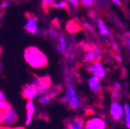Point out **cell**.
I'll list each match as a JSON object with an SVG mask.
<instances>
[{
	"label": "cell",
	"instance_id": "7402d4cb",
	"mask_svg": "<svg viewBox=\"0 0 130 129\" xmlns=\"http://www.w3.org/2000/svg\"><path fill=\"white\" fill-rule=\"evenodd\" d=\"M8 106L9 105H8L7 101H4V100H2V99H0V112L4 111Z\"/></svg>",
	"mask_w": 130,
	"mask_h": 129
},
{
	"label": "cell",
	"instance_id": "ac0fdd59",
	"mask_svg": "<svg viewBox=\"0 0 130 129\" xmlns=\"http://www.w3.org/2000/svg\"><path fill=\"white\" fill-rule=\"evenodd\" d=\"M52 7L53 8H61V9H68L69 6H68V4L66 3V1L64 0H61L58 3H53L52 5Z\"/></svg>",
	"mask_w": 130,
	"mask_h": 129
},
{
	"label": "cell",
	"instance_id": "836d02e7",
	"mask_svg": "<svg viewBox=\"0 0 130 129\" xmlns=\"http://www.w3.org/2000/svg\"><path fill=\"white\" fill-rule=\"evenodd\" d=\"M0 54H1V48H0Z\"/></svg>",
	"mask_w": 130,
	"mask_h": 129
},
{
	"label": "cell",
	"instance_id": "d4e9b609",
	"mask_svg": "<svg viewBox=\"0 0 130 129\" xmlns=\"http://www.w3.org/2000/svg\"><path fill=\"white\" fill-rule=\"evenodd\" d=\"M67 1H69V2L71 3L72 6H75V7H77V6H79V0H67Z\"/></svg>",
	"mask_w": 130,
	"mask_h": 129
},
{
	"label": "cell",
	"instance_id": "603a6c76",
	"mask_svg": "<svg viewBox=\"0 0 130 129\" xmlns=\"http://www.w3.org/2000/svg\"><path fill=\"white\" fill-rule=\"evenodd\" d=\"M121 89H122L121 83L120 82H115V84H114V90L116 91V92H118V91H119Z\"/></svg>",
	"mask_w": 130,
	"mask_h": 129
},
{
	"label": "cell",
	"instance_id": "52a82bcc",
	"mask_svg": "<svg viewBox=\"0 0 130 129\" xmlns=\"http://www.w3.org/2000/svg\"><path fill=\"white\" fill-rule=\"evenodd\" d=\"M22 95L23 97L25 99H34L38 98L41 95V92L35 85L32 84V82H29L27 85H25L24 88H23L22 90Z\"/></svg>",
	"mask_w": 130,
	"mask_h": 129
},
{
	"label": "cell",
	"instance_id": "7a4b0ae2",
	"mask_svg": "<svg viewBox=\"0 0 130 129\" xmlns=\"http://www.w3.org/2000/svg\"><path fill=\"white\" fill-rule=\"evenodd\" d=\"M24 57L27 64L34 69L44 68L48 64L46 55L35 46H30L25 49Z\"/></svg>",
	"mask_w": 130,
	"mask_h": 129
},
{
	"label": "cell",
	"instance_id": "3957f363",
	"mask_svg": "<svg viewBox=\"0 0 130 129\" xmlns=\"http://www.w3.org/2000/svg\"><path fill=\"white\" fill-rule=\"evenodd\" d=\"M18 120L17 114L12 107L8 106L2 112L1 116V125L3 126H14Z\"/></svg>",
	"mask_w": 130,
	"mask_h": 129
},
{
	"label": "cell",
	"instance_id": "d6986e66",
	"mask_svg": "<svg viewBox=\"0 0 130 129\" xmlns=\"http://www.w3.org/2000/svg\"><path fill=\"white\" fill-rule=\"evenodd\" d=\"M95 0H80V4L84 7H91L93 6Z\"/></svg>",
	"mask_w": 130,
	"mask_h": 129
},
{
	"label": "cell",
	"instance_id": "484cf974",
	"mask_svg": "<svg viewBox=\"0 0 130 129\" xmlns=\"http://www.w3.org/2000/svg\"><path fill=\"white\" fill-rule=\"evenodd\" d=\"M1 129H24L23 126H3Z\"/></svg>",
	"mask_w": 130,
	"mask_h": 129
},
{
	"label": "cell",
	"instance_id": "8fae6325",
	"mask_svg": "<svg viewBox=\"0 0 130 129\" xmlns=\"http://www.w3.org/2000/svg\"><path fill=\"white\" fill-rule=\"evenodd\" d=\"M100 57H101V51L99 47L95 46L84 55V61L87 63H93L99 61Z\"/></svg>",
	"mask_w": 130,
	"mask_h": 129
},
{
	"label": "cell",
	"instance_id": "f546056e",
	"mask_svg": "<svg viewBox=\"0 0 130 129\" xmlns=\"http://www.w3.org/2000/svg\"><path fill=\"white\" fill-rule=\"evenodd\" d=\"M115 57H116L117 61H121V58H120V56H119V55H118V54H116V55H115Z\"/></svg>",
	"mask_w": 130,
	"mask_h": 129
},
{
	"label": "cell",
	"instance_id": "ba28073f",
	"mask_svg": "<svg viewBox=\"0 0 130 129\" xmlns=\"http://www.w3.org/2000/svg\"><path fill=\"white\" fill-rule=\"evenodd\" d=\"M55 44H56V50L60 53L64 55H68L70 53V43L69 41L65 38V36L62 34H60L56 41H54Z\"/></svg>",
	"mask_w": 130,
	"mask_h": 129
},
{
	"label": "cell",
	"instance_id": "e0dca14e",
	"mask_svg": "<svg viewBox=\"0 0 130 129\" xmlns=\"http://www.w3.org/2000/svg\"><path fill=\"white\" fill-rule=\"evenodd\" d=\"M125 107V115H124V123L126 128L130 129V105L128 103L124 104Z\"/></svg>",
	"mask_w": 130,
	"mask_h": 129
},
{
	"label": "cell",
	"instance_id": "1f68e13d",
	"mask_svg": "<svg viewBox=\"0 0 130 129\" xmlns=\"http://www.w3.org/2000/svg\"><path fill=\"white\" fill-rule=\"evenodd\" d=\"M2 112H0V125H1V116H2Z\"/></svg>",
	"mask_w": 130,
	"mask_h": 129
},
{
	"label": "cell",
	"instance_id": "4316f807",
	"mask_svg": "<svg viewBox=\"0 0 130 129\" xmlns=\"http://www.w3.org/2000/svg\"><path fill=\"white\" fill-rule=\"evenodd\" d=\"M0 99H2V100H4V101H6V97L5 96L4 92H3L1 89H0Z\"/></svg>",
	"mask_w": 130,
	"mask_h": 129
},
{
	"label": "cell",
	"instance_id": "44dd1931",
	"mask_svg": "<svg viewBox=\"0 0 130 129\" xmlns=\"http://www.w3.org/2000/svg\"><path fill=\"white\" fill-rule=\"evenodd\" d=\"M83 25H84V27L86 28V30H89V32H91V33L95 32V28H94L93 24H91L90 23L85 22V23H83Z\"/></svg>",
	"mask_w": 130,
	"mask_h": 129
},
{
	"label": "cell",
	"instance_id": "2e32d148",
	"mask_svg": "<svg viewBox=\"0 0 130 129\" xmlns=\"http://www.w3.org/2000/svg\"><path fill=\"white\" fill-rule=\"evenodd\" d=\"M53 101V97L49 94H41L38 97V102L42 106H48Z\"/></svg>",
	"mask_w": 130,
	"mask_h": 129
},
{
	"label": "cell",
	"instance_id": "5b68a950",
	"mask_svg": "<svg viewBox=\"0 0 130 129\" xmlns=\"http://www.w3.org/2000/svg\"><path fill=\"white\" fill-rule=\"evenodd\" d=\"M84 129H107V122L101 117H91L86 120Z\"/></svg>",
	"mask_w": 130,
	"mask_h": 129
},
{
	"label": "cell",
	"instance_id": "7c38bea8",
	"mask_svg": "<svg viewBox=\"0 0 130 129\" xmlns=\"http://www.w3.org/2000/svg\"><path fill=\"white\" fill-rule=\"evenodd\" d=\"M35 112V105L32 99H28L26 103V118H25V125H29L32 121V117Z\"/></svg>",
	"mask_w": 130,
	"mask_h": 129
},
{
	"label": "cell",
	"instance_id": "277c9868",
	"mask_svg": "<svg viewBox=\"0 0 130 129\" xmlns=\"http://www.w3.org/2000/svg\"><path fill=\"white\" fill-rule=\"evenodd\" d=\"M109 115L115 121H121L125 115L124 105L118 100L113 101L109 107Z\"/></svg>",
	"mask_w": 130,
	"mask_h": 129
},
{
	"label": "cell",
	"instance_id": "5bb4252c",
	"mask_svg": "<svg viewBox=\"0 0 130 129\" xmlns=\"http://www.w3.org/2000/svg\"><path fill=\"white\" fill-rule=\"evenodd\" d=\"M66 30L69 33L74 34V33H77L79 31H80L81 26L80 24H79V22H78V20L73 19V20H71L67 23V24H66Z\"/></svg>",
	"mask_w": 130,
	"mask_h": 129
},
{
	"label": "cell",
	"instance_id": "cb8c5ba5",
	"mask_svg": "<svg viewBox=\"0 0 130 129\" xmlns=\"http://www.w3.org/2000/svg\"><path fill=\"white\" fill-rule=\"evenodd\" d=\"M10 5V2L8 1V0H4V1H2L1 2V4H0V8H2V9H5V8L6 7V6H8Z\"/></svg>",
	"mask_w": 130,
	"mask_h": 129
},
{
	"label": "cell",
	"instance_id": "83f0119b",
	"mask_svg": "<svg viewBox=\"0 0 130 129\" xmlns=\"http://www.w3.org/2000/svg\"><path fill=\"white\" fill-rule=\"evenodd\" d=\"M111 1L114 4L118 5V6H121V1H120V0H111Z\"/></svg>",
	"mask_w": 130,
	"mask_h": 129
},
{
	"label": "cell",
	"instance_id": "9a60e30c",
	"mask_svg": "<svg viewBox=\"0 0 130 129\" xmlns=\"http://www.w3.org/2000/svg\"><path fill=\"white\" fill-rule=\"evenodd\" d=\"M96 24H97V27H98V30L100 32V34L101 35H104V36H107L109 34V29L108 27L106 25V24L104 23L103 20L101 19H96Z\"/></svg>",
	"mask_w": 130,
	"mask_h": 129
},
{
	"label": "cell",
	"instance_id": "d6a6232c",
	"mask_svg": "<svg viewBox=\"0 0 130 129\" xmlns=\"http://www.w3.org/2000/svg\"><path fill=\"white\" fill-rule=\"evenodd\" d=\"M1 70H2V67H1V63H0V73H1Z\"/></svg>",
	"mask_w": 130,
	"mask_h": 129
},
{
	"label": "cell",
	"instance_id": "f1b7e54d",
	"mask_svg": "<svg viewBox=\"0 0 130 129\" xmlns=\"http://www.w3.org/2000/svg\"><path fill=\"white\" fill-rule=\"evenodd\" d=\"M4 9H2V8H0V20H1V18H2L3 14H4Z\"/></svg>",
	"mask_w": 130,
	"mask_h": 129
},
{
	"label": "cell",
	"instance_id": "6da1fadb",
	"mask_svg": "<svg viewBox=\"0 0 130 129\" xmlns=\"http://www.w3.org/2000/svg\"><path fill=\"white\" fill-rule=\"evenodd\" d=\"M65 79H66V86H65L64 95L62 98L63 102L70 108L79 110L82 107V102L78 95L75 85L73 83L72 79L68 74H66L65 76Z\"/></svg>",
	"mask_w": 130,
	"mask_h": 129
},
{
	"label": "cell",
	"instance_id": "4fadbf2b",
	"mask_svg": "<svg viewBox=\"0 0 130 129\" xmlns=\"http://www.w3.org/2000/svg\"><path fill=\"white\" fill-rule=\"evenodd\" d=\"M85 122L80 117H74L68 124V129H84Z\"/></svg>",
	"mask_w": 130,
	"mask_h": 129
},
{
	"label": "cell",
	"instance_id": "9c48e42d",
	"mask_svg": "<svg viewBox=\"0 0 130 129\" xmlns=\"http://www.w3.org/2000/svg\"><path fill=\"white\" fill-rule=\"evenodd\" d=\"M27 22L24 25V29L27 33L31 34H35L38 33V24H37V18L36 16L31 14H26Z\"/></svg>",
	"mask_w": 130,
	"mask_h": 129
},
{
	"label": "cell",
	"instance_id": "8992f818",
	"mask_svg": "<svg viewBox=\"0 0 130 129\" xmlns=\"http://www.w3.org/2000/svg\"><path fill=\"white\" fill-rule=\"evenodd\" d=\"M88 71H89L92 76H95L100 78V79H105L107 76V71H106L105 67L103 63L100 61H96L93 63H89L88 67Z\"/></svg>",
	"mask_w": 130,
	"mask_h": 129
},
{
	"label": "cell",
	"instance_id": "4dcf8cb0",
	"mask_svg": "<svg viewBox=\"0 0 130 129\" xmlns=\"http://www.w3.org/2000/svg\"><path fill=\"white\" fill-rule=\"evenodd\" d=\"M127 45H128V47H129V49H130V39H128V40H127Z\"/></svg>",
	"mask_w": 130,
	"mask_h": 129
},
{
	"label": "cell",
	"instance_id": "ffe728a7",
	"mask_svg": "<svg viewBox=\"0 0 130 129\" xmlns=\"http://www.w3.org/2000/svg\"><path fill=\"white\" fill-rule=\"evenodd\" d=\"M55 3V0H43V7H52V5Z\"/></svg>",
	"mask_w": 130,
	"mask_h": 129
},
{
	"label": "cell",
	"instance_id": "30bf717a",
	"mask_svg": "<svg viewBox=\"0 0 130 129\" xmlns=\"http://www.w3.org/2000/svg\"><path fill=\"white\" fill-rule=\"evenodd\" d=\"M88 86H89L90 91L95 93V94L100 93L102 90V89H103L101 79L98 78V77L92 76V75L88 79Z\"/></svg>",
	"mask_w": 130,
	"mask_h": 129
}]
</instances>
